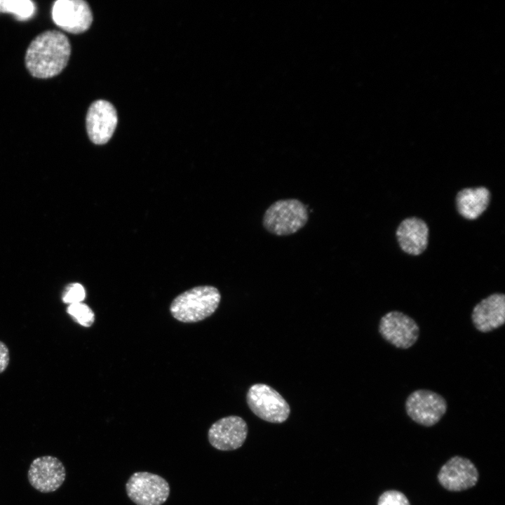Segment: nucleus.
I'll return each mask as SVG.
<instances>
[{
    "label": "nucleus",
    "mask_w": 505,
    "mask_h": 505,
    "mask_svg": "<svg viewBox=\"0 0 505 505\" xmlns=\"http://www.w3.org/2000/svg\"><path fill=\"white\" fill-rule=\"evenodd\" d=\"M67 36L58 30H47L35 36L29 44L25 65L29 73L38 79L58 75L67 66L71 55Z\"/></svg>",
    "instance_id": "obj_1"
},
{
    "label": "nucleus",
    "mask_w": 505,
    "mask_h": 505,
    "mask_svg": "<svg viewBox=\"0 0 505 505\" xmlns=\"http://www.w3.org/2000/svg\"><path fill=\"white\" fill-rule=\"evenodd\" d=\"M220 299V292L215 287L196 286L177 295L170 304V312L180 322L197 323L210 316Z\"/></svg>",
    "instance_id": "obj_2"
},
{
    "label": "nucleus",
    "mask_w": 505,
    "mask_h": 505,
    "mask_svg": "<svg viewBox=\"0 0 505 505\" xmlns=\"http://www.w3.org/2000/svg\"><path fill=\"white\" fill-rule=\"evenodd\" d=\"M309 220L307 206L296 198L274 202L264 212V228L276 236H288L303 228Z\"/></svg>",
    "instance_id": "obj_3"
},
{
    "label": "nucleus",
    "mask_w": 505,
    "mask_h": 505,
    "mask_svg": "<svg viewBox=\"0 0 505 505\" xmlns=\"http://www.w3.org/2000/svg\"><path fill=\"white\" fill-rule=\"evenodd\" d=\"M246 400L255 415L269 422H284L290 412V406L284 398L265 384L251 386L248 391Z\"/></svg>",
    "instance_id": "obj_4"
},
{
    "label": "nucleus",
    "mask_w": 505,
    "mask_h": 505,
    "mask_svg": "<svg viewBox=\"0 0 505 505\" xmlns=\"http://www.w3.org/2000/svg\"><path fill=\"white\" fill-rule=\"evenodd\" d=\"M408 416L424 426L436 424L447 410L445 398L432 390L419 389L411 392L405 401Z\"/></svg>",
    "instance_id": "obj_5"
},
{
    "label": "nucleus",
    "mask_w": 505,
    "mask_h": 505,
    "mask_svg": "<svg viewBox=\"0 0 505 505\" xmlns=\"http://www.w3.org/2000/svg\"><path fill=\"white\" fill-rule=\"evenodd\" d=\"M128 498L136 505H162L170 494V485L163 477L147 471L133 473L126 483Z\"/></svg>",
    "instance_id": "obj_6"
},
{
    "label": "nucleus",
    "mask_w": 505,
    "mask_h": 505,
    "mask_svg": "<svg viewBox=\"0 0 505 505\" xmlns=\"http://www.w3.org/2000/svg\"><path fill=\"white\" fill-rule=\"evenodd\" d=\"M378 332L391 345L397 349H408L417 342L420 329L414 318L402 311L393 310L381 317Z\"/></svg>",
    "instance_id": "obj_7"
},
{
    "label": "nucleus",
    "mask_w": 505,
    "mask_h": 505,
    "mask_svg": "<svg viewBox=\"0 0 505 505\" xmlns=\"http://www.w3.org/2000/svg\"><path fill=\"white\" fill-rule=\"evenodd\" d=\"M66 478V469L57 457L45 455L35 458L29 465L27 478L29 484L41 493L58 490Z\"/></svg>",
    "instance_id": "obj_8"
},
{
    "label": "nucleus",
    "mask_w": 505,
    "mask_h": 505,
    "mask_svg": "<svg viewBox=\"0 0 505 505\" xmlns=\"http://www.w3.org/2000/svg\"><path fill=\"white\" fill-rule=\"evenodd\" d=\"M52 18L62 29L76 34L90 28L93 13L88 3L83 0H58L53 6Z\"/></svg>",
    "instance_id": "obj_9"
},
{
    "label": "nucleus",
    "mask_w": 505,
    "mask_h": 505,
    "mask_svg": "<svg viewBox=\"0 0 505 505\" xmlns=\"http://www.w3.org/2000/svg\"><path fill=\"white\" fill-rule=\"evenodd\" d=\"M118 118L114 107L108 101L98 100L89 107L86 116V127L90 140L95 144H104L112 137Z\"/></svg>",
    "instance_id": "obj_10"
},
{
    "label": "nucleus",
    "mask_w": 505,
    "mask_h": 505,
    "mask_svg": "<svg viewBox=\"0 0 505 505\" xmlns=\"http://www.w3.org/2000/svg\"><path fill=\"white\" fill-rule=\"evenodd\" d=\"M248 436V426L241 417L230 415L214 422L208 431L210 444L221 451L241 447Z\"/></svg>",
    "instance_id": "obj_11"
},
{
    "label": "nucleus",
    "mask_w": 505,
    "mask_h": 505,
    "mask_svg": "<svg viewBox=\"0 0 505 505\" xmlns=\"http://www.w3.org/2000/svg\"><path fill=\"white\" fill-rule=\"evenodd\" d=\"M479 473L475 464L469 459L454 456L447 460L438 474L439 483L447 490L460 492L474 487Z\"/></svg>",
    "instance_id": "obj_12"
},
{
    "label": "nucleus",
    "mask_w": 505,
    "mask_h": 505,
    "mask_svg": "<svg viewBox=\"0 0 505 505\" xmlns=\"http://www.w3.org/2000/svg\"><path fill=\"white\" fill-rule=\"evenodd\" d=\"M471 319L474 328L483 333L503 326L505 323V295L494 292L481 299L473 307Z\"/></svg>",
    "instance_id": "obj_13"
},
{
    "label": "nucleus",
    "mask_w": 505,
    "mask_h": 505,
    "mask_svg": "<svg viewBox=\"0 0 505 505\" xmlns=\"http://www.w3.org/2000/svg\"><path fill=\"white\" fill-rule=\"evenodd\" d=\"M396 235L400 248L405 252L419 255L426 248L429 227L422 220L409 217L400 223Z\"/></svg>",
    "instance_id": "obj_14"
},
{
    "label": "nucleus",
    "mask_w": 505,
    "mask_h": 505,
    "mask_svg": "<svg viewBox=\"0 0 505 505\" xmlns=\"http://www.w3.org/2000/svg\"><path fill=\"white\" fill-rule=\"evenodd\" d=\"M490 198V191L484 187L465 188L456 196L457 209L463 217L475 220L487 209Z\"/></svg>",
    "instance_id": "obj_15"
},
{
    "label": "nucleus",
    "mask_w": 505,
    "mask_h": 505,
    "mask_svg": "<svg viewBox=\"0 0 505 505\" xmlns=\"http://www.w3.org/2000/svg\"><path fill=\"white\" fill-rule=\"evenodd\" d=\"M35 6L29 0H0V13H10L19 20H27L34 13Z\"/></svg>",
    "instance_id": "obj_16"
},
{
    "label": "nucleus",
    "mask_w": 505,
    "mask_h": 505,
    "mask_svg": "<svg viewBox=\"0 0 505 505\" xmlns=\"http://www.w3.org/2000/svg\"><path fill=\"white\" fill-rule=\"evenodd\" d=\"M67 312L74 321L84 327L91 326L95 321L93 311L82 302L69 304Z\"/></svg>",
    "instance_id": "obj_17"
},
{
    "label": "nucleus",
    "mask_w": 505,
    "mask_h": 505,
    "mask_svg": "<svg viewBox=\"0 0 505 505\" xmlns=\"http://www.w3.org/2000/svg\"><path fill=\"white\" fill-rule=\"evenodd\" d=\"M86 297L83 286L78 283L68 285L64 290L62 301L69 304L81 302Z\"/></svg>",
    "instance_id": "obj_18"
},
{
    "label": "nucleus",
    "mask_w": 505,
    "mask_h": 505,
    "mask_svg": "<svg viewBox=\"0 0 505 505\" xmlns=\"http://www.w3.org/2000/svg\"><path fill=\"white\" fill-rule=\"evenodd\" d=\"M377 505H410L407 497L395 490H387L379 497Z\"/></svg>",
    "instance_id": "obj_19"
},
{
    "label": "nucleus",
    "mask_w": 505,
    "mask_h": 505,
    "mask_svg": "<svg viewBox=\"0 0 505 505\" xmlns=\"http://www.w3.org/2000/svg\"><path fill=\"white\" fill-rule=\"evenodd\" d=\"M9 351L7 346L0 341V373L3 372L9 363Z\"/></svg>",
    "instance_id": "obj_20"
}]
</instances>
